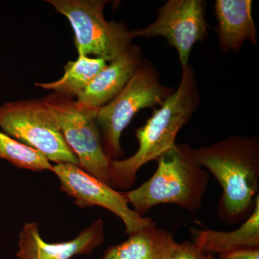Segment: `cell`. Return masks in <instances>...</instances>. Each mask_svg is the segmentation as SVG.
<instances>
[{
  "mask_svg": "<svg viewBox=\"0 0 259 259\" xmlns=\"http://www.w3.org/2000/svg\"><path fill=\"white\" fill-rule=\"evenodd\" d=\"M196 161L218 181L222 194L217 214L228 225L244 222L254 209L259 189V140L235 135L193 148Z\"/></svg>",
  "mask_w": 259,
  "mask_h": 259,
  "instance_id": "obj_1",
  "label": "cell"
},
{
  "mask_svg": "<svg viewBox=\"0 0 259 259\" xmlns=\"http://www.w3.org/2000/svg\"><path fill=\"white\" fill-rule=\"evenodd\" d=\"M200 100L197 74L189 64L182 69L178 88L135 131L137 151L128 158L110 161V187L115 190L132 188L144 165L175 148L177 135L195 113Z\"/></svg>",
  "mask_w": 259,
  "mask_h": 259,
  "instance_id": "obj_2",
  "label": "cell"
},
{
  "mask_svg": "<svg viewBox=\"0 0 259 259\" xmlns=\"http://www.w3.org/2000/svg\"><path fill=\"white\" fill-rule=\"evenodd\" d=\"M149 180L134 190L122 192L129 205L141 217L161 204H174L188 212L201 208L209 174L199 165L190 145L177 144L156 160Z\"/></svg>",
  "mask_w": 259,
  "mask_h": 259,
  "instance_id": "obj_3",
  "label": "cell"
},
{
  "mask_svg": "<svg viewBox=\"0 0 259 259\" xmlns=\"http://www.w3.org/2000/svg\"><path fill=\"white\" fill-rule=\"evenodd\" d=\"M175 91L161 82L159 73L151 61L143 59L120 93L97 111V125L102 146L110 161L125 154L120 137L134 116L144 108L161 106Z\"/></svg>",
  "mask_w": 259,
  "mask_h": 259,
  "instance_id": "obj_4",
  "label": "cell"
},
{
  "mask_svg": "<svg viewBox=\"0 0 259 259\" xmlns=\"http://www.w3.org/2000/svg\"><path fill=\"white\" fill-rule=\"evenodd\" d=\"M58 13L69 20L79 56L93 55L112 61L125 53L134 40L125 22L107 21L106 0H48Z\"/></svg>",
  "mask_w": 259,
  "mask_h": 259,
  "instance_id": "obj_5",
  "label": "cell"
},
{
  "mask_svg": "<svg viewBox=\"0 0 259 259\" xmlns=\"http://www.w3.org/2000/svg\"><path fill=\"white\" fill-rule=\"evenodd\" d=\"M0 128L10 137L42 153L49 161L79 165L54 114L42 100L10 102L0 106Z\"/></svg>",
  "mask_w": 259,
  "mask_h": 259,
  "instance_id": "obj_6",
  "label": "cell"
},
{
  "mask_svg": "<svg viewBox=\"0 0 259 259\" xmlns=\"http://www.w3.org/2000/svg\"><path fill=\"white\" fill-rule=\"evenodd\" d=\"M42 100L54 114L65 141L77 158L79 166L110 185L111 161L102 146L101 133L95 120L97 110H82L74 99L55 93Z\"/></svg>",
  "mask_w": 259,
  "mask_h": 259,
  "instance_id": "obj_7",
  "label": "cell"
},
{
  "mask_svg": "<svg viewBox=\"0 0 259 259\" xmlns=\"http://www.w3.org/2000/svg\"><path fill=\"white\" fill-rule=\"evenodd\" d=\"M207 2L168 0L157 9V18L145 28L131 30L133 37L161 36L176 49L182 69L189 65L191 52L197 42L209 36L206 20Z\"/></svg>",
  "mask_w": 259,
  "mask_h": 259,
  "instance_id": "obj_8",
  "label": "cell"
},
{
  "mask_svg": "<svg viewBox=\"0 0 259 259\" xmlns=\"http://www.w3.org/2000/svg\"><path fill=\"white\" fill-rule=\"evenodd\" d=\"M52 171L60 181V189L73 197L78 207L99 206L120 218L127 235L144 227L156 224L151 218L141 217L129 205L122 192L98 180L79 165L56 163Z\"/></svg>",
  "mask_w": 259,
  "mask_h": 259,
  "instance_id": "obj_9",
  "label": "cell"
},
{
  "mask_svg": "<svg viewBox=\"0 0 259 259\" xmlns=\"http://www.w3.org/2000/svg\"><path fill=\"white\" fill-rule=\"evenodd\" d=\"M105 241L104 222L98 219L71 241L49 243L39 233L37 223H26L19 234L20 259H70L75 255L90 254Z\"/></svg>",
  "mask_w": 259,
  "mask_h": 259,
  "instance_id": "obj_10",
  "label": "cell"
},
{
  "mask_svg": "<svg viewBox=\"0 0 259 259\" xmlns=\"http://www.w3.org/2000/svg\"><path fill=\"white\" fill-rule=\"evenodd\" d=\"M143 61V52L132 45L102 69L75 100L82 110H97L115 98L132 77Z\"/></svg>",
  "mask_w": 259,
  "mask_h": 259,
  "instance_id": "obj_11",
  "label": "cell"
},
{
  "mask_svg": "<svg viewBox=\"0 0 259 259\" xmlns=\"http://www.w3.org/2000/svg\"><path fill=\"white\" fill-rule=\"evenodd\" d=\"M251 0H217L214 12L218 24L215 30L219 47L223 53L238 52L245 40L256 46L258 30L253 20Z\"/></svg>",
  "mask_w": 259,
  "mask_h": 259,
  "instance_id": "obj_12",
  "label": "cell"
},
{
  "mask_svg": "<svg viewBox=\"0 0 259 259\" xmlns=\"http://www.w3.org/2000/svg\"><path fill=\"white\" fill-rule=\"evenodd\" d=\"M192 243L204 253L221 254L231 250L259 248V194L251 214L239 228L231 231L190 228Z\"/></svg>",
  "mask_w": 259,
  "mask_h": 259,
  "instance_id": "obj_13",
  "label": "cell"
},
{
  "mask_svg": "<svg viewBox=\"0 0 259 259\" xmlns=\"http://www.w3.org/2000/svg\"><path fill=\"white\" fill-rule=\"evenodd\" d=\"M177 243L170 232L156 223L131 233L120 244L109 247L100 259H168Z\"/></svg>",
  "mask_w": 259,
  "mask_h": 259,
  "instance_id": "obj_14",
  "label": "cell"
},
{
  "mask_svg": "<svg viewBox=\"0 0 259 259\" xmlns=\"http://www.w3.org/2000/svg\"><path fill=\"white\" fill-rule=\"evenodd\" d=\"M107 64L106 61L100 58L80 55L76 61L66 64L61 79L54 82L35 83V86L74 99Z\"/></svg>",
  "mask_w": 259,
  "mask_h": 259,
  "instance_id": "obj_15",
  "label": "cell"
},
{
  "mask_svg": "<svg viewBox=\"0 0 259 259\" xmlns=\"http://www.w3.org/2000/svg\"><path fill=\"white\" fill-rule=\"evenodd\" d=\"M0 159L6 160L20 168L41 171H52L51 162L37 150L22 144L0 131Z\"/></svg>",
  "mask_w": 259,
  "mask_h": 259,
  "instance_id": "obj_16",
  "label": "cell"
},
{
  "mask_svg": "<svg viewBox=\"0 0 259 259\" xmlns=\"http://www.w3.org/2000/svg\"><path fill=\"white\" fill-rule=\"evenodd\" d=\"M168 259H214V255L204 253L192 242L177 243L176 248Z\"/></svg>",
  "mask_w": 259,
  "mask_h": 259,
  "instance_id": "obj_17",
  "label": "cell"
},
{
  "mask_svg": "<svg viewBox=\"0 0 259 259\" xmlns=\"http://www.w3.org/2000/svg\"><path fill=\"white\" fill-rule=\"evenodd\" d=\"M218 259H259V248H241L218 254Z\"/></svg>",
  "mask_w": 259,
  "mask_h": 259,
  "instance_id": "obj_18",
  "label": "cell"
},
{
  "mask_svg": "<svg viewBox=\"0 0 259 259\" xmlns=\"http://www.w3.org/2000/svg\"><path fill=\"white\" fill-rule=\"evenodd\" d=\"M214 259H215V258H214Z\"/></svg>",
  "mask_w": 259,
  "mask_h": 259,
  "instance_id": "obj_19",
  "label": "cell"
}]
</instances>
